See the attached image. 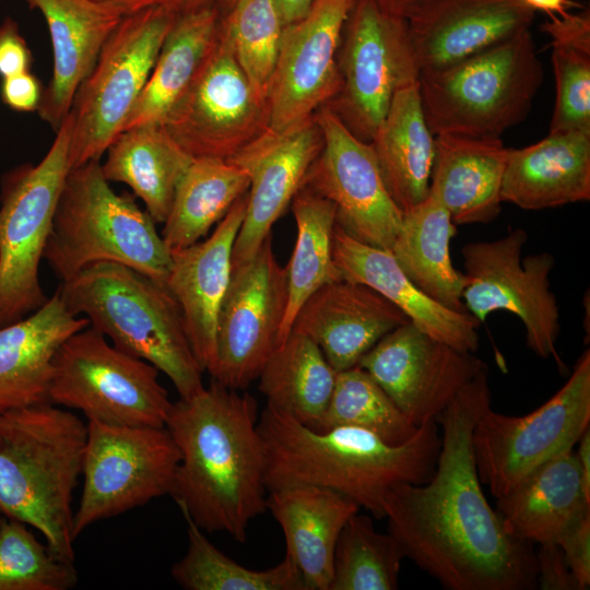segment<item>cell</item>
I'll return each mask as SVG.
<instances>
[{
    "instance_id": "obj_39",
    "label": "cell",
    "mask_w": 590,
    "mask_h": 590,
    "mask_svg": "<svg viewBox=\"0 0 590 590\" xmlns=\"http://www.w3.org/2000/svg\"><path fill=\"white\" fill-rule=\"evenodd\" d=\"M188 547L172 567V577L187 590H305L302 575L285 555L275 566L245 567L214 546L186 511Z\"/></svg>"
},
{
    "instance_id": "obj_6",
    "label": "cell",
    "mask_w": 590,
    "mask_h": 590,
    "mask_svg": "<svg viewBox=\"0 0 590 590\" xmlns=\"http://www.w3.org/2000/svg\"><path fill=\"white\" fill-rule=\"evenodd\" d=\"M155 224L131 194L110 188L99 161H90L66 177L44 259L61 281L90 264L109 261L165 286L172 257Z\"/></svg>"
},
{
    "instance_id": "obj_16",
    "label": "cell",
    "mask_w": 590,
    "mask_h": 590,
    "mask_svg": "<svg viewBox=\"0 0 590 590\" xmlns=\"http://www.w3.org/2000/svg\"><path fill=\"white\" fill-rule=\"evenodd\" d=\"M286 302L285 267L269 235L255 256L233 267L217 316L213 380L244 390L258 379L279 346Z\"/></svg>"
},
{
    "instance_id": "obj_33",
    "label": "cell",
    "mask_w": 590,
    "mask_h": 590,
    "mask_svg": "<svg viewBox=\"0 0 590 590\" xmlns=\"http://www.w3.org/2000/svg\"><path fill=\"white\" fill-rule=\"evenodd\" d=\"M457 234L448 210L432 193L402 214L390 252L406 276L427 296L456 311H467L463 273L452 266L449 245Z\"/></svg>"
},
{
    "instance_id": "obj_53",
    "label": "cell",
    "mask_w": 590,
    "mask_h": 590,
    "mask_svg": "<svg viewBox=\"0 0 590 590\" xmlns=\"http://www.w3.org/2000/svg\"><path fill=\"white\" fill-rule=\"evenodd\" d=\"M226 1H227V2H232V1H233V3L235 2V0H226Z\"/></svg>"
},
{
    "instance_id": "obj_31",
    "label": "cell",
    "mask_w": 590,
    "mask_h": 590,
    "mask_svg": "<svg viewBox=\"0 0 590 590\" xmlns=\"http://www.w3.org/2000/svg\"><path fill=\"white\" fill-rule=\"evenodd\" d=\"M392 200L405 213L429 192L435 135L428 128L418 80L400 86L369 142Z\"/></svg>"
},
{
    "instance_id": "obj_50",
    "label": "cell",
    "mask_w": 590,
    "mask_h": 590,
    "mask_svg": "<svg viewBox=\"0 0 590 590\" xmlns=\"http://www.w3.org/2000/svg\"><path fill=\"white\" fill-rule=\"evenodd\" d=\"M314 0H275L283 26L300 20Z\"/></svg>"
},
{
    "instance_id": "obj_49",
    "label": "cell",
    "mask_w": 590,
    "mask_h": 590,
    "mask_svg": "<svg viewBox=\"0 0 590 590\" xmlns=\"http://www.w3.org/2000/svg\"><path fill=\"white\" fill-rule=\"evenodd\" d=\"M577 444L578 449L575 453L579 464L586 496L590 498V427L585 430Z\"/></svg>"
},
{
    "instance_id": "obj_47",
    "label": "cell",
    "mask_w": 590,
    "mask_h": 590,
    "mask_svg": "<svg viewBox=\"0 0 590 590\" xmlns=\"http://www.w3.org/2000/svg\"><path fill=\"white\" fill-rule=\"evenodd\" d=\"M43 86L30 71L2 79L1 98L16 111L37 110L43 96Z\"/></svg>"
},
{
    "instance_id": "obj_28",
    "label": "cell",
    "mask_w": 590,
    "mask_h": 590,
    "mask_svg": "<svg viewBox=\"0 0 590 590\" xmlns=\"http://www.w3.org/2000/svg\"><path fill=\"white\" fill-rule=\"evenodd\" d=\"M267 509L282 528L285 555L298 568L305 590H329L339 535L359 506L328 488L293 485L269 492Z\"/></svg>"
},
{
    "instance_id": "obj_10",
    "label": "cell",
    "mask_w": 590,
    "mask_h": 590,
    "mask_svg": "<svg viewBox=\"0 0 590 590\" xmlns=\"http://www.w3.org/2000/svg\"><path fill=\"white\" fill-rule=\"evenodd\" d=\"M52 365L50 403L80 410L87 421L165 426L173 402L160 370L110 345L91 326L60 345Z\"/></svg>"
},
{
    "instance_id": "obj_5",
    "label": "cell",
    "mask_w": 590,
    "mask_h": 590,
    "mask_svg": "<svg viewBox=\"0 0 590 590\" xmlns=\"http://www.w3.org/2000/svg\"><path fill=\"white\" fill-rule=\"evenodd\" d=\"M58 292L72 315L83 314L115 347L163 371L179 398L204 388L180 308L164 285L125 264L102 261L62 281Z\"/></svg>"
},
{
    "instance_id": "obj_4",
    "label": "cell",
    "mask_w": 590,
    "mask_h": 590,
    "mask_svg": "<svg viewBox=\"0 0 590 590\" xmlns=\"http://www.w3.org/2000/svg\"><path fill=\"white\" fill-rule=\"evenodd\" d=\"M86 437L87 423L52 403L0 414V512L35 528L70 562Z\"/></svg>"
},
{
    "instance_id": "obj_41",
    "label": "cell",
    "mask_w": 590,
    "mask_h": 590,
    "mask_svg": "<svg viewBox=\"0 0 590 590\" xmlns=\"http://www.w3.org/2000/svg\"><path fill=\"white\" fill-rule=\"evenodd\" d=\"M335 426L368 430L390 445L408 441L418 428L359 366L337 373L329 404L312 429Z\"/></svg>"
},
{
    "instance_id": "obj_18",
    "label": "cell",
    "mask_w": 590,
    "mask_h": 590,
    "mask_svg": "<svg viewBox=\"0 0 590 590\" xmlns=\"http://www.w3.org/2000/svg\"><path fill=\"white\" fill-rule=\"evenodd\" d=\"M356 0H314L283 26L268 93L269 129L284 131L314 116L341 86L339 48Z\"/></svg>"
},
{
    "instance_id": "obj_13",
    "label": "cell",
    "mask_w": 590,
    "mask_h": 590,
    "mask_svg": "<svg viewBox=\"0 0 590 590\" xmlns=\"http://www.w3.org/2000/svg\"><path fill=\"white\" fill-rule=\"evenodd\" d=\"M527 232L516 228L503 238L471 241L462 247L465 272L462 299L468 312L483 322L496 310L516 315L526 344L539 357H554L560 332L559 309L550 290L554 257L540 252L521 258Z\"/></svg>"
},
{
    "instance_id": "obj_42",
    "label": "cell",
    "mask_w": 590,
    "mask_h": 590,
    "mask_svg": "<svg viewBox=\"0 0 590 590\" xmlns=\"http://www.w3.org/2000/svg\"><path fill=\"white\" fill-rule=\"evenodd\" d=\"M221 25L251 86L268 102L283 30L275 0H235Z\"/></svg>"
},
{
    "instance_id": "obj_51",
    "label": "cell",
    "mask_w": 590,
    "mask_h": 590,
    "mask_svg": "<svg viewBox=\"0 0 590 590\" xmlns=\"http://www.w3.org/2000/svg\"><path fill=\"white\" fill-rule=\"evenodd\" d=\"M387 14L406 20L416 9L427 0H374Z\"/></svg>"
},
{
    "instance_id": "obj_14",
    "label": "cell",
    "mask_w": 590,
    "mask_h": 590,
    "mask_svg": "<svg viewBox=\"0 0 590 590\" xmlns=\"http://www.w3.org/2000/svg\"><path fill=\"white\" fill-rule=\"evenodd\" d=\"M163 125L192 157L223 160L269 129L268 102L239 67L221 22L210 50Z\"/></svg>"
},
{
    "instance_id": "obj_12",
    "label": "cell",
    "mask_w": 590,
    "mask_h": 590,
    "mask_svg": "<svg viewBox=\"0 0 590 590\" xmlns=\"http://www.w3.org/2000/svg\"><path fill=\"white\" fill-rule=\"evenodd\" d=\"M180 460L168 429L87 421L83 489L73 536L93 523L169 495Z\"/></svg>"
},
{
    "instance_id": "obj_24",
    "label": "cell",
    "mask_w": 590,
    "mask_h": 590,
    "mask_svg": "<svg viewBox=\"0 0 590 590\" xmlns=\"http://www.w3.org/2000/svg\"><path fill=\"white\" fill-rule=\"evenodd\" d=\"M332 255L342 280L373 288L434 339L461 351L477 350L481 322L470 312L451 310L424 294L389 250L363 244L335 224Z\"/></svg>"
},
{
    "instance_id": "obj_2",
    "label": "cell",
    "mask_w": 590,
    "mask_h": 590,
    "mask_svg": "<svg viewBox=\"0 0 590 590\" xmlns=\"http://www.w3.org/2000/svg\"><path fill=\"white\" fill-rule=\"evenodd\" d=\"M165 427L180 452L169 492L180 511L204 531L245 543L251 520L267 509L256 399L213 380L173 403Z\"/></svg>"
},
{
    "instance_id": "obj_3",
    "label": "cell",
    "mask_w": 590,
    "mask_h": 590,
    "mask_svg": "<svg viewBox=\"0 0 590 590\" xmlns=\"http://www.w3.org/2000/svg\"><path fill=\"white\" fill-rule=\"evenodd\" d=\"M266 452L268 492L293 485L334 491L385 518L382 502L400 483L423 484L434 474L441 438L435 421L401 445L357 427L312 429L266 405L258 420Z\"/></svg>"
},
{
    "instance_id": "obj_29",
    "label": "cell",
    "mask_w": 590,
    "mask_h": 590,
    "mask_svg": "<svg viewBox=\"0 0 590 590\" xmlns=\"http://www.w3.org/2000/svg\"><path fill=\"white\" fill-rule=\"evenodd\" d=\"M507 155L500 138L435 135L429 193L457 226L488 223L499 215Z\"/></svg>"
},
{
    "instance_id": "obj_9",
    "label": "cell",
    "mask_w": 590,
    "mask_h": 590,
    "mask_svg": "<svg viewBox=\"0 0 590 590\" xmlns=\"http://www.w3.org/2000/svg\"><path fill=\"white\" fill-rule=\"evenodd\" d=\"M178 14L151 8L122 17L105 42L70 110V169L99 161L123 130Z\"/></svg>"
},
{
    "instance_id": "obj_8",
    "label": "cell",
    "mask_w": 590,
    "mask_h": 590,
    "mask_svg": "<svg viewBox=\"0 0 590 590\" xmlns=\"http://www.w3.org/2000/svg\"><path fill=\"white\" fill-rule=\"evenodd\" d=\"M71 117L37 164L7 173L0 194V327L39 309L49 297L39 281V264L54 213L70 170Z\"/></svg>"
},
{
    "instance_id": "obj_17",
    "label": "cell",
    "mask_w": 590,
    "mask_h": 590,
    "mask_svg": "<svg viewBox=\"0 0 590 590\" xmlns=\"http://www.w3.org/2000/svg\"><path fill=\"white\" fill-rule=\"evenodd\" d=\"M314 117L322 148L303 187L335 205V224L349 236L390 251L402 212L386 188L371 144L354 135L326 105Z\"/></svg>"
},
{
    "instance_id": "obj_36",
    "label": "cell",
    "mask_w": 590,
    "mask_h": 590,
    "mask_svg": "<svg viewBox=\"0 0 590 590\" xmlns=\"http://www.w3.org/2000/svg\"><path fill=\"white\" fill-rule=\"evenodd\" d=\"M249 189L246 173L223 158L194 157L180 179L162 238L169 250L198 243Z\"/></svg>"
},
{
    "instance_id": "obj_30",
    "label": "cell",
    "mask_w": 590,
    "mask_h": 590,
    "mask_svg": "<svg viewBox=\"0 0 590 590\" xmlns=\"http://www.w3.org/2000/svg\"><path fill=\"white\" fill-rule=\"evenodd\" d=\"M506 532L528 543L557 542L563 532L590 510L574 448L534 469L496 498Z\"/></svg>"
},
{
    "instance_id": "obj_40",
    "label": "cell",
    "mask_w": 590,
    "mask_h": 590,
    "mask_svg": "<svg viewBox=\"0 0 590 590\" xmlns=\"http://www.w3.org/2000/svg\"><path fill=\"white\" fill-rule=\"evenodd\" d=\"M404 552L396 538L376 531L370 517H350L339 535L329 590H396Z\"/></svg>"
},
{
    "instance_id": "obj_44",
    "label": "cell",
    "mask_w": 590,
    "mask_h": 590,
    "mask_svg": "<svg viewBox=\"0 0 590 590\" xmlns=\"http://www.w3.org/2000/svg\"><path fill=\"white\" fill-rule=\"evenodd\" d=\"M573 573L579 590L590 586V510L575 520L556 542Z\"/></svg>"
},
{
    "instance_id": "obj_35",
    "label": "cell",
    "mask_w": 590,
    "mask_h": 590,
    "mask_svg": "<svg viewBox=\"0 0 590 590\" xmlns=\"http://www.w3.org/2000/svg\"><path fill=\"white\" fill-rule=\"evenodd\" d=\"M335 376L319 346L292 330L261 369L258 388L268 405L314 428L329 404Z\"/></svg>"
},
{
    "instance_id": "obj_54",
    "label": "cell",
    "mask_w": 590,
    "mask_h": 590,
    "mask_svg": "<svg viewBox=\"0 0 590 590\" xmlns=\"http://www.w3.org/2000/svg\"><path fill=\"white\" fill-rule=\"evenodd\" d=\"M2 521L1 517H0V522Z\"/></svg>"
},
{
    "instance_id": "obj_25",
    "label": "cell",
    "mask_w": 590,
    "mask_h": 590,
    "mask_svg": "<svg viewBox=\"0 0 590 590\" xmlns=\"http://www.w3.org/2000/svg\"><path fill=\"white\" fill-rule=\"evenodd\" d=\"M48 26L52 46V75L43 91L37 113L58 130L71 110L78 88L123 15L95 0H26Z\"/></svg>"
},
{
    "instance_id": "obj_21",
    "label": "cell",
    "mask_w": 590,
    "mask_h": 590,
    "mask_svg": "<svg viewBox=\"0 0 590 590\" xmlns=\"http://www.w3.org/2000/svg\"><path fill=\"white\" fill-rule=\"evenodd\" d=\"M521 0H427L405 21L421 72L464 60L530 28Z\"/></svg>"
},
{
    "instance_id": "obj_43",
    "label": "cell",
    "mask_w": 590,
    "mask_h": 590,
    "mask_svg": "<svg viewBox=\"0 0 590 590\" xmlns=\"http://www.w3.org/2000/svg\"><path fill=\"white\" fill-rule=\"evenodd\" d=\"M78 581L74 562L40 543L27 524L0 522V590H68Z\"/></svg>"
},
{
    "instance_id": "obj_19",
    "label": "cell",
    "mask_w": 590,
    "mask_h": 590,
    "mask_svg": "<svg viewBox=\"0 0 590 590\" xmlns=\"http://www.w3.org/2000/svg\"><path fill=\"white\" fill-rule=\"evenodd\" d=\"M357 366L389 396L417 427L435 421L486 363L455 349L408 322L378 341Z\"/></svg>"
},
{
    "instance_id": "obj_23",
    "label": "cell",
    "mask_w": 590,
    "mask_h": 590,
    "mask_svg": "<svg viewBox=\"0 0 590 590\" xmlns=\"http://www.w3.org/2000/svg\"><path fill=\"white\" fill-rule=\"evenodd\" d=\"M408 322L397 306L373 288L340 280L304 303L292 330L309 337L338 373L357 366L378 341Z\"/></svg>"
},
{
    "instance_id": "obj_15",
    "label": "cell",
    "mask_w": 590,
    "mask_h": 590,
    "mask_svg": "<svg viewBox=\"0 0 590 590\" xmlns=\"http://www.w3.org/2000/svg\"><path fill=\"white\" fill-rule=\"evenodd\" d=\"M341 86L330 107L358 139L370 142L397 90L418 80L406 21L374 0H356L344 26Z\"/></svg>"
},
{
    "instance_id": "obj_46",
    "label": "cell",
    "mask_w": 590,
    "mask_h": 590,
    "mask_svg": "<svg viewBox=\"0 0 590 590\" xmlns=\"http://www.w3.org/2000/svg\"><path fill=\"white\" fill-rule=\"evenodd\" d=\"M32 61L31 49L16 22L11 17L4 19L0 24V76L28 72Z\"/></svg>"
},
{
    "instance_id": "obj_38",
    "label": "cell",
    "mask_w": 590,
    "mask_h": 590,
    "mask_svg": "<svg viewBox=\"0 0 590 590\" xmlns=\"http://www.w3.org/2000/svg\"><path fill=\"white\" fill-rule=\"evenodd\" d=\"M541 30L552 40L556 88L548 132L590 133V12L550 16Z\"/></svg>"
},
{
    "instance_id": "obj_7",
    "label": "cell",
    "mask_w": 590,
    "mask_h": 590,
    "mask_svg": "<svg viewBox=\"0 0 590 590\" xmlns=\"http://www.w3.org/2000/svg\"><path fill=\"white\" fill-rule=\"evenodd\" d=\"M544 71L529 30L455 64L420 73L434 135L499 138L526 119Z\"/></svg>"
},
{
    "instance_id": "obj_34",
    "label": "cell",
    "mask_w": 590,
    "mask_h": 590,
    "mask_svg": "<svg viewBox=\"0 0 590 590\" xmlns=\"http://www.w3.org/2000/svg\"><path fill=\"white\" fill-rule=\"evenodd\" d=\"M219 26V13L213 5L177 16L123 130L165 121L210 50Z\"/></svg>"
},
{
    "instance_id": "obj_32",
    "label": "cell",
    "mask_w": 590,
    "mask_h": 590,
    "mask_svg": "<svg viewBox=\"0 0 590 590\" xmlns=\"http://www.w3.org/2000/svg\"><path fill=\"white\" fill-rule=\"evenodd\" d=\"M102 170L108 181L122 182L145 204L155 223H164L176 188L193 158L163 123L121 131L106 150Z\"/></svg>"
},
{
    "instance_id": "obj_20",
    "label": "cell",
    "mask_w": 590,
    "mask_h": 590,
    "mask_svg": "<svg viewBox=\"0 0 590 590\" xmlns=\"http://www.w3.org/2000/svg\"><path fill=\"white\" fill-rule=\"evenodd\" d=\"M322 148L320 128L312 116L286 129H267L227 161L249 179L244 221L233 247V267L249 260L273 224L283 215Z\"/></svg>"
},
{
    "instance_id": "obj_11",
    "label": "cell",
    "mask_w": 590,
    "mask_h": 590,
    "mask_svg": "<svg viewBox=\"0 0 590 590\" xmlns=\"http://www.w3.org/2000/svg\"><path fill=\"white\" fill-rule=\"evenodd\" d=\"M590 351L567 382L523 416L488 409L477 421L472 446L481 483L498 498L542 463L574 448L590 426Z\"/></svg>"
},
{
    "instance_id": "obj_37",
    "label": "cell",
    "mask_w": 590,
    "mask_h": 590,
    "mask_svg": "<svg viewBox=\"0 0 590 590\" xmlns=\"http://www.w3.org/2000/svg\"><path fill=\"white\" fill-rule=\"evenodd\" d=\"M291 208L297 237L285 267L287 302L279 345L292 331L304 303L322 286L342 280L332 255L335 205L312 190L302 187L293 198Z\"/></svg>"
},
{
    "instance_id": "obj_45",
    "label": "cell",
    "mask_w": 590,
    "mask_h": 590,
    "mask_svg": "<svg viewBox=\"0 0 590 590\" xmlns=\"http://www.w3.org/2000/svg\"><path fill=\"white\" fill-rule=\"evenodd\" d=\"M535 559L538 588L542 590H579L557 543L539 544Z\"/></svg>"
},
{
    "instance_id": "obj_26",
    "label": "cell",
    "mask_w": 590,
    "mask_h": 590,
    "mask_svg": "<svg viewBox=\"0 0 590 590\" xmlns=\"http://www.w3.org/2000/svg\"><path fill=\"white\" fill-rule=\"evenodd\" d=\"M90 326L72 315L58 290L36 311L0 327V414L49 402L54 357L73 333Z\"/></svg>"
},
{
    "instance_id": "obj_1",
    "label": "cell",
    "mask_w": 590,
    "mask_h": 590,
    "mask_svg": "<svg viewBox=\"0 0 590 590\" xmlns=\"http://www.w3.org/2000/svg\"><path fill=\"white\" fill-rule=\"evenodd\" d=\"M491 404L486 368L435 420L441 446L432 477L397 484L382 502L405 557L449 590L538 588L533 544L506 532L481 487L472 435Z\"/></svg>"
},
{
    "instance_id": "obj_52",
    "label": "cell",
    "mask_w": 590,
    "mask_h": 590,
    "mask_svg": "<svg viewBox=\"0 0 590 590\" xmlns=\"http://www.w3.org/2000/svg\"><path fill=\"white\" fill-rule=\"evenodd\" d=\"M527 7L533 11L540 10L545 12L548 16L564 15L567 12V8L576 7L569 0H521Z\"/></svg>"
},
{
    "instance_id": "obj_22",
    "label": "cell",
    "mask_w": 590,
    "mask_h": 590,
    "mask_svg": "<svg viewBox=\"0 0 590 590\" xmlns=\"http://www.w3.org/2000/svg\"><path fill=\"white\" fill-rule=\"evenodd\" d=\"M244 193L203 241L170 250L166 288L177 302L193 354L203 371L215 365L217 316L233 270V247L244 221Z\"/></svg>"
},
{
    "instance_id": "obj_27",
    "label": "cell",
    "mask_w": 590,
    "mask_h": 590,
    "mask_svg": "<svg viewBox=\"0 0 590 590\" xmlns=\"http://www.w3.org/2000/svg\"><path fill=\"white\" fill-rule=\"evenodd\" d=\"M502 202L543 210L590 199V133L548 132L541 141L508 149Z\"/></svg>"
},
{
    "instance_id": "obj_48",
    "label": "cell",
    "mask_w": 590,
    "mask_h": 590,
    "mask_svg": "<svg viewBox=\"0 0 590 590\" xmlns=\"http://www.w3.org/2000/svg\"><path fill=\"white\" fill-rule=\"evenodd\" d=\"M106 3L123 16L151 8H165L176 14H182L205 5H212L213 0H95Z\"/></svg>"
}]
</instances>
